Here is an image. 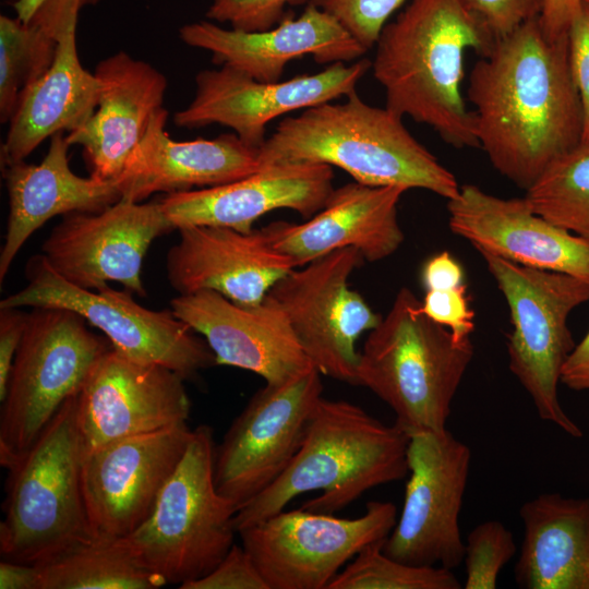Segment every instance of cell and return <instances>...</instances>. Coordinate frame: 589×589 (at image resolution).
<instances>
[{"instance_id": "obj_28", "label": "cell", "mask_w": 589, "mask_h": 589, "mask_svg": "<svg viewBox=\"0 0 589 589\" xmlns=\"http://www.w3.org/2000/svg\"><path fill=\"white\" fill-rule=\"evenodd\" d=\"M81 0H69L58 28L55 60L21 95L1 145V165L24 160L46 139L72 132L94 113L100 85L82 65L76 46Z\"/></svg>"}, {"instance_id": "obj_5", "label": "cell", "mask_w": 589, "mask_h": 589, "mask_svg": "<svg viewBox=\"0 0 589 589\" xmlns=\"http://www.w3.org/2000/svg\"><path fill=\"white\" fill-rule=\"evenodd\" d=\"M473 352L471 337L433 322L402 287L359 351L358 385L387 404L409 436L441 431Z\"/></svg>"}, {"instance_id": "obj_12", "label": "cell", "mask_w": 589, "mask_h": 589, "mask_svg": "<svg viewBox=\"0 0 589 589\" xmlns=\"http://www.w3.org/2000/svg\"><path fill=\"white\" fill-rule=\"evenodd\" d=\"M364 261L358 250L328 253L296 267L267 293L286 313L312 365L334 380L358 385L360 336L382 316L349 285Z\"/></svg>"}, {"instance_id": "obj_8", "label": "cell", "mask_w": 589, "mask_h": 589, "mask_svg": "<svg viewBox=\"0 0 589 589\" xmlns=\"http://www.w3.org/2000/svg\"><path fill=\"white\" fill-rule=\"evenodd\" d=\"M479 254L509 309V370L531 397L540 419L581 437L582 431L560 402L558 384L575 347L568 316L589 301V281L519 265L488 252Z\"/></svg>"}, {"instance_id": "obj_48", "label": "cell", "mask_w": 589, "mask_h": 589, "mask_svg": "<svg viewBox=\"0 0 589 589\" xmlns=\"http://www.w3.org/2000/svg\"><path fill=\"white\" fill-rule=\"evenodd\" d=\"M12 2H15L16 0H11Z\"/></svg>"}, {"instance_id": "obj_37", "label": "cell", "mask_w": 589, "mask_h": 589, "mask_svg": "<svg viewBox=\"0 0 589 589\" xmlns=\"http://www.w3.org/2000/svg\"><path fill=\"white\" fill-rule=\"evenodd\" d=\"M545 0H460L480 28L493 41L524 23L539 17Z\"/></svg>"}, {"instance_id": "obj_18", "label": "cell", "mask_w": 589, "mask_h": 589, "mask_svg": "<svg viewBox=\"0 0 589 589\" xmlns=\"http://www.w3.org/2000/svg\"><path fill=\"white\" fill-rule=\"evenodd\" d=\"M185 378L161 365L133 361L110 347L76 393L84 454L112 441L188 423Z\"/></svg>"}, {"instance_id": "obj_42", "label": "cell", "mask_w": 589, "mask_h": 589, "mask_svg": "<svg viewBox=\"0 0 589 589\" xmlns=\"http://www.w3.org/2000/svg\"><path fill=\"white\" fill-rule=\"evenodd\" d=\"M421 279L425 290L450 289L464 285V271L448 252L443 251L424 263Z\"/></svg>"}, {"instance_id": "obj_3", "label": "cell", "mask_w": 589, "mask_h": 589, "mask_svg": "<svg viewBox=\"0 0 589 589\" xmlns=\"http://www.w3.org/2000/svg\"><path fill=\"white\" fill-rule=\"evenodd\" d=\"M410 436L346 400L322 397L284 472L235 515L237 532L281 512L300 494L322 491L301 508L335 514L378 485L408 474Z\"/></svg>"}, {"instance_id": "obj_16", "label": "cell", "mask_w": 589, "mask_h": 589, "mask_svg": "<svg viewBox=\"0 0 589 589\" xmlns=\"http://www.w3.org/2000/svg\"><path fill=\"white\" fill-rule=\"evenodd\" d=\"M175 226L159 201L119 200L100 212L63 216L41 245V255L67 281L89 290L120 283L145 297L141 271L152 242Z\"/></svg>"}, {"instance_id": "obj_26", "label": "cell", "mask_w": 589, "mask_h": 589, "mask_svg": "<svg viewBox=\"0 0 589 589\" xmlns=\"http://www.w3.org/2000/svg\"><path fill=\"white\" fill-rule=\"evenodd\" d=\"M94 73L100 85L98 105L65 140L70 146L83 148L92 177L113 180L163 107L167 79L148 62L125 51L103 59Z\"/></svg>"}, {"instance_id": "obj_39", "label": "cell", "mask_w": 589, "mask_h": 589, "mask_svg": "<svg viewBox=\"0 0 589 589\" xmlns=\"http://www.w3.org/2000/svg\"><path fill=\"white\" fill-rule=\"evenodd\" d=\"M421 308L429 318L448 328L458 339L471 337L474 312L465 284L450 289L425 290Z\"/></svg>"}, {"instance_id": "obj_13", "label": "cell", "mask_w": 589, "mask_h": 589, "mask_svg": "<svg viewBox=\"0 0 589 589\" xmlns=\"http://www.w3.org/2000/svg\"><path fill=\"white\" fill-rule=\"evenodd\" d=\"M408 481L399 518L383 552L417 566L458 567L465 556L459 514L471 450L447 429L410 435Z\"/></svg>"}, {"instance_id": "obj_6", "label": "cell", "mask_w": 589, "mask_h": 589, "mask_svg": "<svg viewBox=\"0 0 589 589\" xmlns=\"http://www.w3.org/2000/svg\"><path fill=\"white\" fill-rule=\"evenodd\" d=\"M83 457L74 394L8 468L2 558L39 564L95 538L83 493Z\"/></svg>"}, {"instance_id": "obj_7", "label": "cell", "mask_w": 589, "mask_h": 589, "mask_svg": "<svg viewBox=\"0 0 589 589\" xmlns=\"http://www.w3.org/2000/svg\"><path fill=\"white\" fill-rule=\"evenodd\" d=\"M213 430L200 425L147 518L122 537L167 584L182 586L211 572L235 544L238 507L215 484Z\"/></svg>"}, {"instance_id": "obj_9", "label": "cell", "mask_w": 589, "mask_h": 589, "mask_svg": "<svg viewBox=\"0 0 589 589\" xmlns=\"http://www.w3.org/2000/svg\"><path fill=\"white\" fill-rule=\"evenodd\" d=\"M110 347L75 311L32 308L1 401L0 462L4 468L33 445Z\"/></svg>"}, {"instance_id": "obj_33", "label": "cell", "mask_w": 589, "mask_h": 589, "mask_svg": "<svg viewBox=\"0 0 589 589\" xmlns=\"http://www.w3.org/2000/svg\"><path fill=\"white\" fill-rule=\"evenodd\" d=\"M386 540V539H385ZM378 541L361 550L329 582L327 589H460L453 569L417 566L383 552Z\"/></svg>"}, {"instance_id": "obj_25", "label": "cell", "mask_w": 589, "mask_h": 589, "mask_svg": "<svg viewBox=\"0 0 589 589\" xmlns=\"http://www.w3.org/2000/svg\"><path fill=\"white\" fill-rule=\"evenodd\" d=\"M167 118L164 107L155 112L116 179L121 200L142 202L159 192L221 185L261 169L260 148L245 144L236 133L175 141L166 131Z\"/></svg>"}, {"instance_id": "obj_1", "label": "cell", "mask_w": 589, "mask_h": 589, "mask_svg": "<svg viewBox=\"0 0 589 589\" xmlns=\"http://www.w3.org/2000/svg\"><path fill=\"white\" fill-rule=\"evenodd\" d=\"M474 134L493 167L526 191L582 141L584 113L568 58V34L539 17L494 41L467 88Z\"/></svg>"}, {"instance_id": "obj_2", "label": "cell", "mask_w": 589, "mask_h": 589, "mask_svg": "<svg viewBox=\"0 0 589 589\" xmlns=\"http://www.w3.org/2000/svg\"><path fill=\"white\" fill-rule=\"evenodd\" d=\"M494 41L460 0H410L382 28L371 68L386 107L431 127L449 145L479 147L461 96L464 56Z\"/></svg>"}, {"instance_id": "obj_11", "label": "cell", "mask_w": 589, "mask_h": 589, "mask_svg": "<svg viewBox=\"0 0 589 589\" xmlns=\"http://www.w3.org/2000/svg\"><path fill=\"white\" fill-rule=\"evenodd\" d=\"M396 521L395 504L371 501L352 519L300 507L238 533L269 589H327L361 550L385 540Z\"/></svg>"}, {"instance_id": "obj_30", "label": "cell", "mask_w": 589, "mask_h": 589, "mask_svg": "<svg viewBox=\"0 0 589 589\" xmlns=\"http://www.w3.org/2000/svg\"><path fill=\"white\" fill-rule=\"evenodd\" d=\"M35 565L39 589H158L167 585L123 538L95 537Z\"/></svg>"}, {"instance_id": "obj_24", "label": "cell", "mask_w": 589, "mask_h": 589, "mask_svg": "<svg viewBox=\"0 0 589 589\" xmlns=\"http://www.w3.org/2000/svg\"><path fill=\"white\" fill-rule=\"evenodd\" d=\"M406 191L353 181L334 189L325 206L309 220L274 221L261 229L273 248L297 267L345 248L358 250L364 261L377 262L404 242L397 206Z\"/></svg>"}, {"instance_id": "obj_14", "label": "cell", "mask_w": 589, "mask_h": 589, "mask_svg": "<svg viewBox=\"0 0 589 589\" xmlns=\"http://www.w3.org/2000/svg\"><path fill=\"white\" fill-rule=\"evenodd\" d=\"M314 368L260 388L215 448L214 478L238 509L268 488L297 454L311 414L323 397Z\"/></svg>"}, {"instance_id": "obj_29", "label": "cell", "mask_w": 589, "mask_h": 589, "mask_svg": "<svg viewBox=\"0 0 589 589\" xmlns=\"http://www.w3.org/2000/svg\"><path fill=\"white\" fill-rule=\"evenodd\" d=\"M515 581L524 589H589V497L543 493L525 502Z\"/></svg>"}, {"instance_id": "obj_21", "label": "cell", "mask_w": 589, "mask_h": 589, "mask_svg": "<svg viewBox=\"0 0 589 589\" xmlns=\"http://www.w3.org/2000/svg\"><path fill=\"white\" fill-rule=\"evenodd\" d=\"M179 37L188 46L209 51L213 63L261 82H278L287 63L304 56L332 64L366 52L332 14L311 2L300 16L288 11L280 23L266 31L227 29L206 20L183 25Z\"/></svg>"}, {"instance_id": "obj_38", "label": "cell", "mask_w": 589, "mask_h": 589, "mask_svg": "<svg viewBox=\"0 0 589 589\" xmlns=\"http://www.w3.org/2000/svg\"><path fill=\"white\" fill-rule=\"evenodd\" d=\"M180 589H269L243 546L233 544L219 563L203 577Z\"/></svg>"}, {"instance_id": "obj_34", "label": "cell", "mask_w": 589, "mask_h": 589, "mask_svg": "<svg viewBox=\"0 0 589 589\" xmlns=\"http://www.w3.org/2000/svg\"><path fill=\"white\" fill-rule=\"evenodd\" d=\"M517 551L512 531L498 520L476 526L465 541L466 589H494L503 567Z\"/></svg>"}, {"instance_id": "obj_22", "label": "cell", "mask_w": 589, "mask_h": 589, "mask_svg": "<svg viewBox=\"0 0 589 589\" xmlns=\"http://www.w3.org/2000/svg\"><path fill=\"white\" fill-rule=\"evenodd\" d=\"M167 253L170 286L179 294L216 291L235 303L255 305L297 267L262 229L242 232L216 226H183Z\"/></svg>"}, {"instance_id": "obj_27", "label": "cell", "mask_w": 589, "mask_h": 589, "mask_svg": "<svg viewBox=\"0 0 589 589\" xmlns=\"http://www.w3.org/2000/svg\"><path fill=\"white\" fill-rule=\"evenodd\" d=\"M63 132L50 137L40 164L24 160L1 165L9 194V216L0 252V281L26 240L46 221L75 212H100L121 200L117 180L75 175Z\"/></svg>"}, {"instance_id": "obj_20", "label": "cell", "mask_w": 589, "mask_h": 589, "mask_svg": "<svg viewBox=\"0 0 589 589\" xmlns=\"http://www.w3.org/2000/svg\"><path fill=\"white\" fill-rule=\"evenodd\" d=\"M450 230L478 252L589 281V242L537 214L527 199H503L473 184L448 200Z\"/></svg>"}, {"instance_id": "obj_15", "label": "cell", "mask_w": 589, "mask_h": 589, "mask_svg": "<svg viewBox=\"0 0 589 589\" xmlns=\"http://www.w3.org/2000/svg\"><path fill=\"white\" fill-rule=\"evenodd\" d=\"M370 68L368 59L350 65L335 62L315 74L284 82H261L227 65L203 70L195 75L193 99L175 113L173 122L184 129L220 124L232 129L245 144L260 148L272 120L356 93Z\"/></svg>"}, {"instance_id": "obj_31", "label": "cell", "mask_w": 589, "mask_h": 589, "mask_svg": "<svg viewBox=\"0 0 589 589\" xmlns=\"http://www.w3.org/2000/svg\"><path fill=\"white\" fill-rule=\"evenodd\" d=\"M69 0H45L26 22L0 15V120L10 122L22 93L52 64Z\"/></svg>"}, {"instance_id": "obj_10", "label": "cell", "mask_w": 589, "mask_h": 589, "mask_svg": "<svg viewBox=\"0 0 589 589\" xmlns=\"http://www.w3.org/2000/svg\"><path fill=\"white\" fill-rule=\"evenodd\" d=\"M25 274L26 286L4 298L0 308L70 309L100 329L122 356L166 366L185 380L216 365L205 339L171 309L144 308L133 299V292L116 290L108 284L95 290L77 287L57 274L41 254L29 259Z\"/></svg>"}, {"instance_id": "obj_43", "label": "cell", "mask_w": 589, "mask_h": 589, "mask_svg": "<svg viewBox=\"0 0 589 589\" xmlns=\"http://www.w3.org/2000/svg\"><path fill=\"white\" fill-rule=\"evenodd\" d=\"M582 5L581 0H545L540 23L552 37L568 34L569 26Z\"/></svg>"}, {"instance_id": "obj_46", "label": "cell", "mask_w": 589, "mask_h": 589, "mask_svg": "<svg viewBox=\"0 0 589 589\" xmlns=\"http://www.w3.org/2000/svg\"><path fill=\"white\" fill-rule=\"evenodd\" d=\"M44 1L45 0H16L15 2H13V9L15 11L16 16L20 20L26 22L34 15L36 10L40 7V4ZM81 1H82V5L85 7V5H95L100 0H81Z\"/></svg>"}, {"instance_id": "obj_32", "label": "cell", "mask_w": 589, "mask_h": 589, "mask_svg": "<svg viewBox=\"0 0 589 589\" xmlns=\"http://www.w3.org/2000/svg\"><path fill=\"white\" fill-rule=\"evenodd\" d=\"M525 197L537 214L589 242V140L557 157Z\"/></svg>"}, {"instance_id": "obj_4", "label": "cell", "mask_w": 589, "mask_h": 589, "mask_svg": "<svg viewBox=\"0 0 589 589\" xmlns=\"http://www.w3.org/2000/svg\"><path fill=\"white\" fill-rule=\"evenodd\" d=\"M261 168L281 164L335 166L358 183L423 189L452 200L455 176L418 142L402 117L364 103L356 93L283 119L260 147Z\"/></svg>"}, {"instance_id": "obj_35", "label": "cell", "mask_w": 589, "mask_h": 589, "mask_svg": "<svg viewBox=\"0 0 589 589\" xmlns=\"http://www.w3.org/2000/svg\"><path fill=\"white\" fill-rule=\"evenodd\" d=\"M406 0H311L332 14L368 51L377 41L380 33L392 14Z\"/></svg>"}, {"instance_id": "obj_45", "label": "cell", "mask_w": 589, "mask_h": 589, "mask_svg": "<svg viewBox=\"0 0 589 589\" xmlns=\"http://www.w3.org/2000/svg\"><path fill=\"white\" fill-rule=\"evenodd\" d=\"M40 577L35 564L2 558L0 562V589H39Z\"/></svg>"}, {"instance_id": "obj_41", "label": "cell", "mask_w": 589, "mask_h": 589, "mask_svg": "<svg viewBox=\"0 0 589 589\" xmlns=\"http://www.w3.org/2000/svg\"><path fill=\"white\" fill-rule=\"evenodd\" d=\"M27 313L21 308H0V401L3 400L14 358L22 340Z\"/></svg>"}, {"instance_id": "obj_40", "label": "cell", "mask_w": 589, "mask_h": 589, "mask_svg": "<svg viewBox=\"0 0 589 589\" xmlns=\"http://www.w3.org/2000/svg\"><path fill=\"white\" fill-rule=\"evenodd\" d=\"M568 58L572 76L584 113L582 140H589V8L581 5L568 29Z\"/></svg>"}, {"instance_id": "obj_23", "label": "cell", "mask_w": 589, "mask_h": 589, "mask_svg": "<svg viewBox=\"0 0 589 589\" xmlns=\"http://www.w3.org/2000/svg\"><path fill=\"white\" fill-rule=\"evenodd\" d=\"M332 166L281 164L216 187L166 194L160 207L175 226H216L242 232L267 213L288 208L311 218L334 191Z\"/></svg>"}, {"instance_id": "obj_19", "label": "cell", "mask_w": 589, "mask_h": 589, "mask_svg": "<svg viewBox=\"0 0 589 589\" xmlns=\"http://www.w3.org/2000/svg\"><path fill=\"white\" fill-rule=\"evenodd\" d=\"M170 308L204 337L216 365L251 371L269 384L313 366L286 313L268 296L259 304L242 305L216 291L201 290L179 294Z\"/></svg>"}, {"instance_id": "obj_44", "label": "cell", "mask_w": 589, "mask_h": 589, "mask_svg": "<svg viewBox=\"0 0 589 589\" xmlns=\"http://www.w3.org/2000/svg\"><path fill=\"white\" fill-rule=\"evenodd\" d=\"M561 383L573 390H589V330L564 363Z\"/></svg>"}, {"instance_id": "obj_17", "label": "cell", "mask_w": 589, "mask_h": 589, "mask_svg": "<svg viewBox=\"0 0 589 589\" xmlns=\"http://www.w3.org/2000/svg\"><path fill=\"white\" fill-rule=\"evenodd\" d=\"M192 436L193 430L181 423L84 454L83 493L95 537H125L147 518Z\"/></svg>"}, {"instance_id": "obj_47", "label": "cell", "mask_w": 589, "mask_h": 589, "mask_svg": "<svg viewBox=\"0 0 589 589\" xmlns=\"http://www.w3.org/2000/svg\"><path fill=\"white\" fill-rule=\"evenodd\" d=\"M581 2L589 8V0H581Z\"/></svg>"}, {"instance_id": "obj_36", "label": "cell", "mask_w": 589, "mask_h": 589, "mask_svg": "<svg viewBox=\"0 0 589 589\" xmlns=\"http://www.w3.org/2000/svg\"><path fill=\"white\" fill-rule=\"evenodd\" d=\"M311 0H211L205 13L215 23H228L244 32L266 31L286 16L288 5L310 3Z\"/></svg>"}]
</instances>
